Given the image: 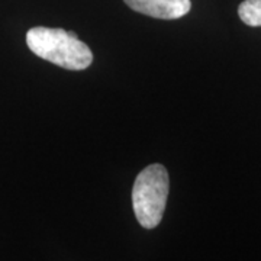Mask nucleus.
Listing matches in <instances>:
<instances>
[{
    "mask_svg": "<svg viewBox=\"0 0 261 261\" xmlns=\"http://www.w3.org/2000/svg\"><path fill=\"white\" fill-rule=\"evenodd\" d=\"M27 44L35 56L65 70H84L93 61L90 48L79 39L77 34L61 28L29 29Z\"/></svg>",
    "mask_w": 261,
    "mask_h": 261,
    "instance_id": "f257e3e1",
    "label": "nucleus"
},
{
    "mask_svg": "<svg viewBox=\"0 0 261 261\" xmlns=\"http://www.w3.org/2000/svg\"><path fill=\"white\" fill-rule=\"evenodd\" d=\"M130 9L157 19H178L189 13L190 0H125Z\"/></svg>",
    "mask_w": 261,
    "mask_h": 261,
    "instance_id": "7ed1b4c3",
    "label": "nucleus"
},
{
    "mask_svg": "<svg viewBox=\"0 0 261 261\" xmlns=\"http://www.w3.org/2000/svg\"><path fill=\"white\" fill-rule=\"evenodd\" d=\"M170 178L164 166L151 164L135 178L132 187V207L141 226H159L167 205Z\"/></svg>",
    "mask_w": 261,
    "mask_h": 261,
    "instance_id": "f03ea898",
    "label": "nucleus"
},
{
    "mask_svg": "<svg viewBox=\"0 0 261 261\" xmlns=\"http://www.w3.org/2000/svg\"><path fill=\"white\" fill-rule=\"evenodd\" d=\"M238 15L245 25L261 27V0H244L238 8Z\"/></svg>",
    "mask_w": 261,
    "mask_h": 261,
    "instance_id": "20e7f679",
    "label": "nucleus"
}]
</instances>
